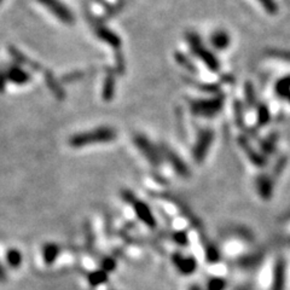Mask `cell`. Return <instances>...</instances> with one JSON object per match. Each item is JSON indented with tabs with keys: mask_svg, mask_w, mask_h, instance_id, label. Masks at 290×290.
I'll use <instances>...</instances> for the list:
<instances>
[{
	"mask_svg": "<svg viewBox=\"0 0 290 290\" xmlns=\"http://www.w3.org/2000/svg\"><path fill=\"white\" fill-rule=\"evenodd\" d=\"M116 138L115 129L112 127H98L82 133L74 134L69 139L73 148H84L95 143H109Z\"/></svg>",
	"mask_w": 290,
	"mask_h": 290,
	"instance_id": "cell-1",
	"label": "cell"
},
{
	"mask_svg": "<svg viewBox=\"0 0 290 290\" xmlns=\"http://www.w3.org/2000/svg\"><path fill=\"white\" fill-rule=\"evenodd\" d=\"M40 4H42L51 12L54 16H56L61 22L66 24L74 23V15L73 12L67 8L61 0H38Z\"/></svg>",
	"mask_w": 290,
	"mask_h": 290,
	"instance_id": "cell-2",
	"label": "cell"
},
{
	"mask_svg": "<svg viewBox=\"0 0 290 290\" xmlns=\"http://www.w3.org/2000/svg\"><path fill=\"white\" fill-rule=\"evenodd\" d=\"M125 200H127V201L129 202V205L133 207L135 214L138 215V218H139L145 225H148L149 227L156 226L155 218H154L153 213H151L149 207L145 205L144 202H141L140 200L135 199V197L133 195H131V194L125 195Z\"/></svg>",
	"mask_w": 290,
	"mask_h": 290,
	"instance_id": "cell-3",
	"label": "cell"
},
{
	"mask_svg": "<svg viewBox=\"0 0 290 290\" xmlns=\"http://www.w3.org/2000/svg\"><path fill=\"white\" fill-rule=\"evenodd\" d=\"M189 42H190L191 47H192V50L195 51V54L201 58L202 61H205V63L207 64V66L211 68L212 70H218L219 63L211 52L207 51L205 46H202L199 36L195 35V34H191V35H189Z\"/></svg>",
	"mask_w": 290,
	"mask_h": 290,
	"instance_id": "cell-4",
	"label": "cell"
},
{
	"mask_svg": "<svg viewBox=\"0 0 290 290\" xmlns=\"http://www.w3.org/2000/svg\"><path fill=\"white\" fill-rule=\"evenodd\" d=\"M213 139H214V134H213V132L211 131H205L200 134L195 148H194L192 150L194 159H195L197 162H202L203 160H205L207 153H208L209 148H211Z\"/></svg>",
	"mask_w": 290,
	"mask_h": 290,
	"instance_id": "cell-5",
	"label": "cell"
},
{
	"mask_svg": "<svg viewBox=\"0 0 290 290\" xmlns=\"http://www.w3.org/2000/svg\"><path fill=\"white\" fill-rule=\"evenodd\" d=\"M134 143L138 147V149L141 151V154L149 160L150 163H153V166H157L160 163V155L157 154V151L154 145L150 143L147 138L143 135H137L134 138Z\"/></svg>",
	"mask_w": 290,
	"mask_h": 290,
	"instance_id": "cell-6",
	"label": "cell"
},
{
	"mask_svg": "<svg viewBox=\"0 0 290 290\" xmlns=\"http://www.w3.org/2000/svg\"><path fill=\"white\" fill-rule=\"evenodd\" d=\"M285 286V264L280 259L276 262L273 271L272 290H284Z\"/></svg>",
	"mask_w": 290,
	"mask_h": 290,
	"instance_id": "cell-7",
	"label": "cell"
},
{
	"mask_svg": "<svg viewBox=\"0 0 290 290\" xmlns=\"http://www.w3.org/2000/svg\"><path fill=\"white\" fill-rule=\"evenodd\" d=\"M220 109V104L215 101H201L192 104V110L201 115H214Z\"/></svg>",
	"mask_w": 290,
	"mask_h": 290,
	"instance_id": "cell-8",
	"label": "cell"
},
{
	"mask_svg": "<svg viewBox=\"0 0 290 290\" xmlns=\"http://www.w3.org/2000/svg\"><path fill=\"white\" fill-rule=\"evenodd\" d=\"M257 187H258V192L262 199L268 200L272 197L273 194V181L270 177H266V175H262L258 179L257 181Z\"/></svg>",
	"mask_w": 290,
	"mask_h": 290,
	"instance_id": "cell-9",
	"label": "cell"
},
{
	"mask_svg": "<svg viewBox=\"0 0 290 290\" xmlns=\"http://www.w3.org/2000/svg\"><path fill=\"white\" fill-rule=\"evenodd\" d=\"M175 266L178 267V270L184 274H191L195 272L196 270V260L194 258H183L180 255H175L174 257Z\"/></svg>",
	"mask_w": 290,
	"mask_h": 290,
	"instance_id": "cell-10",
	"label": "cell"
},
{
	"mask_svg": "<svg viewBox=\"0 0 290 290\" xmlns=\"http://www.w3.org/2000/svg\"><path fill=\"white\" fill-rule=\"evenodd\" d=\"M167 157H168V161L172 163V166H173V168L177 171V173L179 175H181V177H184V178L189 177L190 175L189 168H187L186 165L181 161L180 157L177 156V154L167 150Z\"/></svg>",
	"mask_w": 290,
	"mask_h": 290,
	"instance_id": "cell-11",
	"label": "cell"
},
{
	"mask_svg": "<svg viewBox=\"0 0 290 290\" xmlns=\"http://www.w3.org/2000/svg\"><path fill=\"white\" fill-rule=\"evenodd\" d=\"M6 78H8L9 80H11V81L15 82V84H20V85L27 82L29 79L28 74L24 72L23 69H21V68H17V67H12L11 69L9 70Z\"/></svg>",
	"mask_w": 290,
	"mask_h": 290,
	"instance_id": "cell-12",
	"label": "cell"
},
{
	"mask_svg": "<svg viewBox=\"0 0 290 290\" xmlns=\"http://www.w3.org/2000/svg\"><path fill=\"white\" fill-rule=\"evenodd\" d=\"M229 36H227V34L225 32H217L212 36V44L217 49H219V50L226 47V46L229 45Z\"/></svg>",
	"mask_w": 290,
	"mask_h": 290,
	"instance_id": "cell-13",
	"label": "cell"
},
{
	"mask_svg": "<svg viewBox=\"0 0 290 290\" xmlns=\"http://www.w3.org/2000/svg\"><path fill=\"white\" fill-rule=\"evenodd\" d=\"M6 260H8L9 265L12 267H18L22 262V255L21 253L16 251V249H11V251L8 252L6 254Z\"/></svg>",
	"mask_w": 290,
	"mask_h": 290,
	"instance_id": "cell-14",
	"label": "cell"
},
{
	"mask_svg": "<svg viewBox=\"0 0 290 290\" xmlns=\"http://www.w3.org/2000/svg\"><path fill=\"white\" fill-rule=\"evenodd\" d=\"M58 254V248L55 245H49L45 247L44 249V259L47 264H51L55 260Z\"/></svg>",
	"mask_w": 290,
	"mask_h": 290,
	"instance_id": "cell-15",
	"label": "cell"
},
{
	"mask_svg": "<svg viewBox=\"0 0 290 290\" xmlns=\"http://www.w3.org/2000/svg\"><path fill=\"white\" fill-rule=\"evenodd\" d=\"M226 286V280L224 278H212L208 282V290H224Z\"/></svg>",
	"mask_w": 290,
	"mask_h": 290,
	"instance_id": "cell-16",
	"label": "cell"
},
{
	"mask_svg": "<svg viewBox=\"0 0 290 290\" xmlns=\"http://www.w3.org/2000/svg\"><path fill=\"white\" fill-rule=\"evenodd\" d=\"M100 35H101L102 39L108 40V41H109L110 44L114 45V46H117V45L120 44L119 38H117V36L114 33H110L109 30L103 29V30H102V32H100Z\"/></svg>",
	"mask_w": 290,
	"mask_h": 290,
	"instance_id": "cell-17",
	"label": "cell"
},
{
	"mask_svg": "<svg viewBox=\"0 0 290 290\" xmlns=\"http://www.w3.org/2000/svg\"><path fill=\"white\" fill-rule=\"evenodd\" d=\"M259 261H260V258L259 257H246V258L240 259L239 265L243 267H251V266L253 267V266H255Z\"/></svg>",
	"mask_w": 290,
	"mask_h": 290,
	"instance_id": "cell-18",
	"label": "cell"
},
{
	"mask_svg": "<svg viewBox=\"0 0 290 290\" xmlns=\"http://www.w3.org/2000/svg\"><path fill=\"white\" fill-rule=\"evenodd\" d=\"M259 2L261 3L262 6L265 8V10L267 12H270V14H276L277 6L273 3V0H259Z\"/></svg>",
	"mask_w": 290,
	"mask_h": 290,
	"instance_id": "cell-19",
	"label": "cell"
},
{
	"mask_svg": "<svg viewBox=\"0 0 290 290\" xmlns=\"http://www.w3.org/2000/svg\"><path fill=\"white\" fill-rule=\"evenodd\" d=\"M207 259H208L209 262H217L219 259V253L217 249H215V247H209V248L207 249Z\"/></svg>",
	"mask_w": 290,
	"mask_h": 290,
	"instance_id": "cell-20",
	"label": "cell"
},
{
	"mask_svg": "<svg viewBox=\"0 0 290 290\" xmlns=\"http://www.w3.org/2000/svg\"><path fill=\"white\" fill-rule=\"evenodd\" d=\"M104 279H106V273L103 272H97V273H93L91 276V278H89V282L92 283V284H100V283L104 282Z\"/></svg>",
	"mask_w": 290,
	"mask_h": 290,
	"instance_id": "cell-21",
	"label": "cell"
},
{
	"mask_svg": "<svg viewBox=\"0 0 290 290\" xmlns=\"http://www.w3.org/2000/svg\"><path fill=\"white\" fill-rule=\"evenodd\" d=\"M175 239H177L179 245H181V246H187V243H189V239H187L186 233H184V232L175 234Z\"/></svg>",
	"mask_w": 290,
	"mask_h": 290,
	"instance_id": "cell-22",
	"label": "cell"
},
{
	"mask_svg": "<svg viewBox=\"0 0 290 290\" xmlns=\"http://www.w3.org/2000/svg\"><path fill=\"white\" fill-rule=\"evenodd\" d=\"M6 280V272L5 268L3 267V265L0 264V282H5Z\"/></svg>",
	"mask_w": 290,
	"mask_h": 290,
	"instance_id": "cell-23",
	"label": "cell"
},
{
	"mask_svg": "<svg viewBox=\"0 0 290 290\" xmlns=\"http://www.w3.org/2000/svg\"><path fill=\"white\" fill-rule=\"evenodd\" d=\"M2 3H3V0H0V4H2Z\"/></svg>",
	"mask_w": 290,
	"mask_h": 290,
	"instance_id": "cell-24",
	"label": "cell"
}]
</instances>
